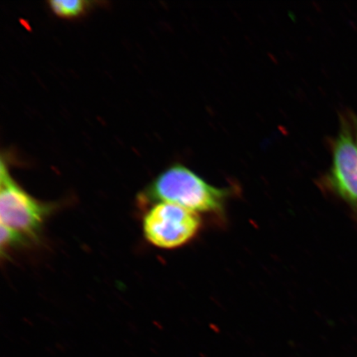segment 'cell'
Listing matches in <instances>:
<instances>
[{"label":"cell","instance_id":"277c9868","mask_svg":"<svg viewBox=\"0 0 357 357\" xmlns=\"http://www.w3.org/2000/svg\"><path fill=\"white\" fill-rule=\"evenodd\" d=\"M332 155L326 185L346 202L357 206V144L347 119L341 120L333 141Z\"/></svg>","mask_w":357,"mask_h":357},{"label":"cell","instance_id":"3957f363","mask_svg":"<svg viewBox=\"0 0 357 357\" xmlns=\"http://www.w3.org/2000/svg\"><path fill=\"white\" fill-rule=\"evenodd\" d=\"M199 214L168 203L155 204L142 221L146 240L155 248L176 249L189 244L202 229Z\"/></svg>","mask_w":357,"mask_h":357},{"label":"cell","instance_id":"8992f818","mask_svg":"<svg viewBox=\"0 0 357 357\" xmlns=\"http://www.w3.org/2000/svg\"><path fill=\"white\" fill-rule=\"evenodd\" d=\"M352 122H354V128L355 129L356 132V144H357V117L356 116L354 115V117L351 118Z\"/></svg>","mask_w":357,"mask_h":357},{"label":"cell","instance_id":"5b68a950","mask_svg":"<svg viewBox=\"0 0 357 357\" xmlns=\"http://www.w3.org/2000/svg\"><path fill=\"white\" fill-rule=\"evenodd\" d=\"M49 3L53 13L58 16L74 17L86 10L88 2L82 0H52Z\"/></svg>","mask_w":357,"mask_h":357},{"label":"cell","instance_id":"7a4b0ae2","mask_svg":"<svg viewBox=\"0 0 357 357\" xmlns=\"http://www.w3.org/2000/svg\"><path fill=\"white\" fill-rule=\"evenodd\" d=\"M52 211V205L40 202L17 184L3 160L0 169L2 250L37 239Z\"/></svg>","mask_w":357,"mask_h":357},{"label":"cell","instance_id":"6da1fadb","mask_svg":"<svg viewBox=\"0 0 357 357\" xmlns=\"http://www.w3.org/2000/svg\"><path fill=\"white\" fill-rule=\"evenodd\" d=\"M233 192L208 184L192 169L175 164L160 173L144 195L151 203L173 204L199 214L222 216Z\"/></svg>","mask_w":357,"mask_h":357}]
</instances>
